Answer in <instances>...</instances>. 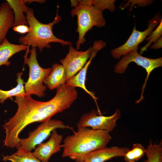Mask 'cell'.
I'll return each mask as SVG.
<instances>
[{"mask_svg":"<svg viewBox=\"0 0 162 162\" xmlns=\"http://www.w3.org/2000/svg\"><path fill=\"white\" fill-rule=\"evenodd\" d=\"M22 72L17 74L16 80L17 85L16 87L12 89L4 91L0 89V104H3L8 98L13 96H23L25 95L24 80L22 78Z\"/></svg>","mask_w":162,"mask_h":162,"instance_id":"cell-18","label":"cell"},{"mask_svg":"<svg viewBox=\"0 0 162 162\" xmlns=\"http://www.w3.org/2000/svg\"><path fill=\"white\" fill-rule=\"evenodd\" d=\"M145 154L147 159L143 162H162V141L155 144L150 141Z\"/></svg>","mask_w":162,"mask_h":162,"instance_id":"cell-20","label":"cell"},{"mask_svg":"<svg viewBox=\"0 0 162 162\" xmlns=\"http://www.w3.org/2000/svg\"><path fill=\"white\" fill-rule=\"evenodd\" d=\"M63 136L59 134L56 129L53 130L48 141L38 145L32 152L34 155L42 162H48L53 154L60 151Z\"/></svg>","mask_w":162,"mask_h":162,"instance_id":"cell-12","label":"cell"},{"mask_svg":"<svg viewBox=\"0 0 162 162\" xmlns=\"http://www.w3.org/2000/svg\"><path fill=\"white\" fill-rule=\"evenodd\" d=\"M90 3L102 12L106 9H108L111 12H113L116 8L115 0H90Z\"/></svg>","mask_w":162,"mask_h":162,"instance_id":"cell-22","label":"cell"},{"mask_svg":"<svg viewBox=\"0 0 162 162\" xmlns=\"http://www.w3.org/2000/svg\"><path fill=\"white\" fill-rule=\"evenodd\" d=\"M80 162H87L85 161H81Z\"/></svg>","mask_w":162,"mask_h":162,"instance_id":"cell-27","label":"cell"},{"mask_svg":"<svg viewBox=\"0 0 162 162\" xmlns=\"http://www.w3.org/2000/svg\"><path fill=\"white\" fill-rule=\"evenodd\" d=\"M71 5L74 8L71 14L72 16L77 17V27L76 32L78 34L76 42V50H79L81 44L86 41L85 35L94 26L98 28L105 26L106 21L102 11L91 5L88 0H71Z\"/></svg>","mask_w":162,"mask_h":162,"instance_id":"cell-4","label":"cell"},{"mask_svg":"<svg viewBox=\"0 0 162 162\" xmlns=\"http://www.w3.org/2000/svg\"><path fill=\"white\" fill-rule=\"evenodd\" d=\"M59 6H57L56 15L53 21L47 24H44L36 19L34 15V10L27 7L25 12L30 31L24 36L18 39L19 42L22 44L31 46L32 48H38L40 52L44 48H51L50 43H58L63 46L72 45L70 42L66 41L56 37L53 34V26L59 22L61 17L58 13Z\"/></svg>","mask_w":162,"mask_h":162,"instance_id":"cell-3","label":"cell"},{"mask_svg":"<svg viewBox=\"0 0 162 162\" xmlns=\"http://www.w3.org/2000/svg\"><path fill=\"white\" fill-rule=\"evenodd\" d=\"M159 23V24L156 29L153 31L148 37L146 38V40L148 41L144 46L141 48L140 54H142L144 51H146L153 42H154L161 37L162 35V19Z\"/></svg>","mask_w":162,"mask_h":162,"instance_id":"cell-23","label":"cell"},{"mask_svg":"<svg viewBox=\"0 0 162 162\" xmlns=\"http://www.w3.org/2000/svg\"><path fill=\"white\" fill-rule=\"evenodd\" d=\"M52 70L45 79L44 83L50 90L57 89L66 83V73L64 67L61 64H53Z\"/></svg>","mask_w":162,"mask_h":162,"instance_id":"cell-14","label":"cell"},{"mask_svg":"<svg viewBox=\"0 0 162 162\" xmlns=\"http://www.w3.org/2000/svg\"><path fill=\"white\" fill-rule=\"evenodd\" d=\"M129 1L134 4V5L136 4L138 6H141L148 5L153 2V1L152 0H130Z\"/></svg>","mask_w":162,"mask_h":162,"instance_id":"cell-25","label":"cell"},{"mask_svg":"<svg viewBox=\"0 0 162 162\" xmlns=\"http://www.w3.org/2000/svg\"><path fill=\"white\" fill-rule=\"evenodd\" d=\"M13 12L14 20L13 27L20 25H28L24 14L27 6L26 0H7Z\"/></svg>","mask_w":162,"mask_h":162,"instance_id":"cell-17","label":"cell"},{"mask_svg":"<svg viewBox=\"0 0 162 162\" xmlns=\"http://www.w3.org/2000/svg\"><path fill=\"white\" fill-rule=\"evenodd\" d=\"M92 47L85 51H78L71 45L66 57L60 60L66 73V81L75 75L84 67L91 55Z\"/></svg>","mask_w":162,"mask_h":162,"instance_id":"cell-10","label":"cell"},{"mask_svg":"<svg viewBox=\"0 0 162 162\" xmlns=\"http://www.w3.org/2000/svg\"><path fill=\"white\" fill-rule=\"evenodd\" d=\"M161 19L160 16L158 14H157L148 21V28L142 32L136 30L134 26L131 34L125 43L111 50V54L112 57L116 59H118L129 52L134 50L138 51V45L146 39L147 36L151 34L154 28Z\"/></svg>","mask_w":162,"mask_h":162,"instance_id":"cell-7","label":"cell"},{"mask_svg":"<svg viewBox=\"0 0 162 162\" xmlns=\"http://www.w3.org/2000/svg\"><path fill=\"white\" fill-rule=\"evenodd\" d=\"M3 160L11 162H42L25 148H20L15 152L10 155L3 156Z\"/></svg>","mask_w":162,"mask_h":162,"instance_id":"cell-19","label":"cell"},{"mask_svg":"<svg viewBox=\"0 0 162 162\" xmlns=\"http://www.w3.org/2000/svg\"><path fill=\"white\" fill-rule=\"evenodd\" d=\"M121 112L117 109L115 113L109 116L99 115L95 110L85 113L77 124V127L91 128L94 130H105L110 132L116 127V122L121 117Z\"/></svg>","mask_w":162,"mask_h":162,"instance_id":"cell-9","label":"cell"},{"mask_svg":"<svg viewBox=\"0 0 162 162\" xmlns=\"http://www.w3.org/2000/svg\"><path fill=\"white\" fill-rule=\"evenodd\" d=\"M129 149L126 147H106L73 160L75 162H80L82 161L87 162H105L115 158L124 157Z\"/></svg>","mask_w":162,"mask_h":162,"instance_id":"cell-11","label":"cell"},{"mask_svg":"<svg viewBox=\"0 0 162 162\" xmlns=\"http://www.w3.org/2000/svg\"><path fill=\"white\" fill-rule=\"evenodd\" d=\"M13 28L14 31L22 34L28 33L30 31V28L28 25H20Z\"/></svg>","mask_w":162,"mask_h":162,"instance_id":"cell-24","label":"cell"},{"mask_svg":"<svg viewBox=\"0 0 162 162\" xmlns=\"http://www.w3.org/2000/svg\"><path fill=\"white\" fill-rule=\"evenodd\" d=\"M97 53L95 50H92L90 57L83 68L77 74L67 80L66 82L67 84L73 87H79L82 88L96 101L97 98L92 92L89 91L86 88L85 82L88 68L92 59L96 56Z\"/></svg>","mask_w":162,"mask_h":162,"instance_id":"cell-15","label":"cell"},{"mask_svg":"<svg viewBox=\"0 0 162 162\" xmlns=\"http://www.w3.org/2000/svg\"><path fill=\"white\" fill-rule=\"evenodd\" d=\"M13 12L6 1L0 5V45L6 39L9 29L13 27L14 20Z\"/></svg>","mask_w":162,"mask_h":162,"instance_id":"cell-13","label":"cell"},{"mask_svg":"<svg viewBox=\"0 0 162 162\" xmlns=\"http://www.w3.org/2000/svg\"><path fill=\"white\" fill-rule=\"evenodd\" d=\"M29 46V45L12 44L6 38L0 45V66H9L10 62L9 60L11 57L18 52L27 50Z\"/></svg>","mask_w":162,"mask_h":162,"instance_id":"cell-16","label":"cell"},{"mask_svg":"<svg viewBox=\"0 0 162 162\" xmlns=\"http://www.w3.org/2000/svg\"><path fill=\"white\" fill-rule=\"evenodd\" d=\"M58 128L68 129L74 130L72 127L65 125L62 121L51 119L42 122L36 129L30 132L27 137L20 139L19 148H24L31 152L35 149L36 146L42 143L47 139L53 130Z\"/></svg>","mask_w":162,"mask_h":162,"instance_id":"cell-6","label":"cell"},{"mask_svg":"<svg viewBox=\"0 0 162 162\" xmlns=\"http://www.w3.org/2000/svg\"><path fill=\"white\" fill-rule=\"evenodd\" d=\"M74 134L66 137L62 144V157L72 160L83 156L98 149L106 147L111 139L107 131L89 128L77 127Z\"/></svg>","mask_w":162,"mask_h":162,"instance_id":"cell-2","label":"cell"},{"mask_svg":"<svg viewBox=\"0 0 162 162\" xmlns=\"http://www.w3.org/2000/svg\"><path fill=\"white\" fill-rule=\"evenodd\" d=\"M162 36L154 42V44L150 47L151 49H158L162 48Z\"/></svg>","mask_w":162,"mask_h":162,"instance_id":"cell-26","label":"cell"},{"mask_svg":"<svg viewBox=\"0 0 162 162\" xmlns=\"http://www.w3.org/2000/svg\"><path fill=\"white\" fill-rule=\"evenodd\" d=\"M30 52L29 58L24 56V63L29 68L28 78L24 82L25 94L30 95L34 94L41 98L45 95L46 87L43 83L51 72L52 68H44L39 65L37 58L36 48H32Z\"/></svg>","mask_w":162,"mask_h":162,"instance_id":"cell-5","label":"cell"},{"mask_svg":"<svg viewBox=\"0 0 162 162\" xmlns=\"http://www.w3.org/2000/svg\"><path fill=\"white\" fill-rule=\"evenodd\" d=\"M76 98L74 90L65 84L57 88L55 96L47 101L36 100L28 95L16 97L14 101L17 106V110L3 125L6 133L4 146L18 149L19 134L26 126L51 119L56 114L69 107Z\"/></svg>","mask_w":162,"mask_h":162,"instance_id":"cell-1","label":"cell"},{"mask_svg":"<svg viewBox=\"0 0 162 162\" xmlns=\"http://www.w3.org/2000/svg\"><path fill=\"white\" fill-rule=\"evenodd\" d=\"M131 62H134L137 65L144 68L147 73V76L143 86L142 94L140 98H142L143 90L149 76L154 69L162 66V58L161 57L155 59L148 58L142 56L137 51H132L123 56V57L115 65L114 71L117 73H124L128 64Z\"/></svg>","mask_w":162,"mask_h":162,"instance_id":"cell-8","label":"cell"},{"mask_svg":"<svg viewBox=\"0 0 162 162\" xmlns=\"http://www.w3.org/2000/svg\"><path fill=\"white\" fill-rule=\"evenodd\" d=\"M146 148L139 143L133 144L131 149H129L124 155V160L126 162H136L145 154Z\"/></svg>","mask_w":162,"mask_h":162,"instance_id":"cell-21","label":"cell"}]
</instances>
